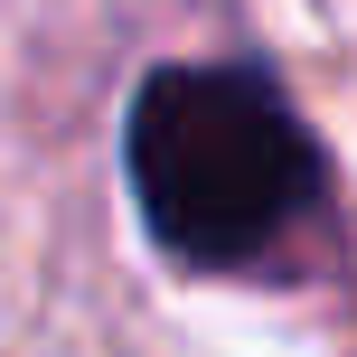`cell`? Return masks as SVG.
Instances as JSON below:
<instances>
[{"instance_id": "6da1fadb", "label": "cell", "mask_w": 357, "mask_h": 357, "mask_svg": "<svg viewBox=\"0 0 357 357\" xmlns=\"http://www.w3.org/2000/svg\"><path fill=\"white\" fill-rule=\"evenodd\" d=\"M132 197L178 264H264L320 207L310 123L245 66H160L132 94Z\"/></svg>"}]
</instances>
